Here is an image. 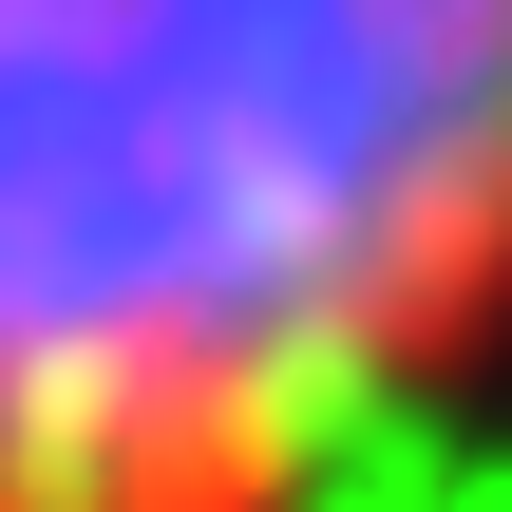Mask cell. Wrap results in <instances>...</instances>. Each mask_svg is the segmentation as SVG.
<instances>
[{
    "label": "cell",
    "mask_w": 512,
    "mask_h": 512,
    "mask_svg": "<svg viewBox=\"0 0 512 512\" xmlns=\"http://www.w3.org/2000/svg\"><path fill=\"white\" fill-rule=\"evenodd\" d=\"M512 323V0H0V512H304Z\"/></svg>",
    "instance_id": "6da1fadb"
}]
</instances>
